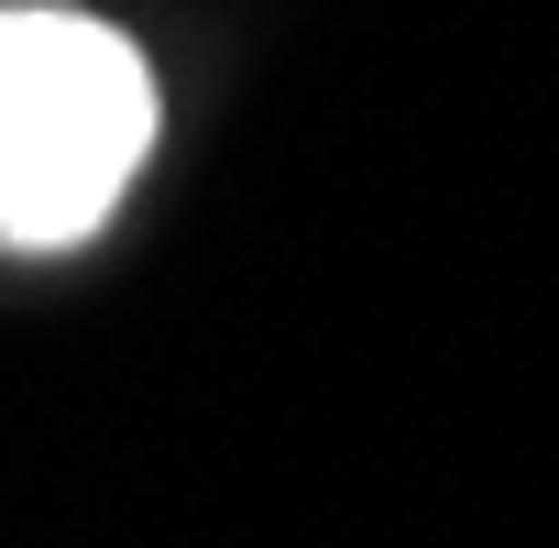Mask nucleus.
<instances>
[{
	"label": "nucleus",
	"mask_w": 559,
	"mask_h": 548,
	"mask_svg": "<svg viewBox=\"0 0 559 548\" xmlns=\"http://www.w3.org/2000/svg\"><path fill=\"white\" fill-rule=\"evenodd\" d=\"M165 143L154 56L67 0H0V252H88Z\"/></svg>",
	"instance_id": "obj_1"
}]
</instances>
